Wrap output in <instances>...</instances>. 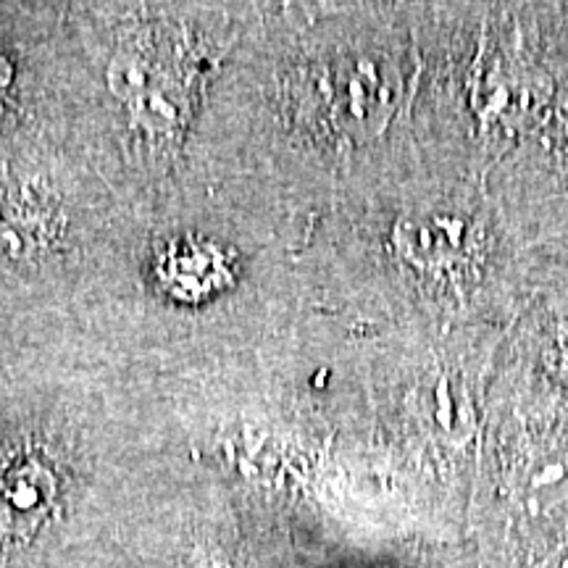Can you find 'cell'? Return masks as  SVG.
Wrapping results in <instances>:
<instances>
[{
	"instance_id": "cell-3",
	"label": "cell",
	"mask_w": 568,
	"mask_h": 568,
	"mask_svg": "<svg viewBox=\"0 0 568 568\" xmlns=\"http://www.w3.org/2000/svg\"><path fill=\"white\" fill-rule=\"evenodd\" d=\"M552 568H568V550L556 560V564H552Z\"/></svg>"
},
{
	"instance_id": "cell-1",
	"label": "cell",
	"mask_w": 568,
	"mask_h": 568,
	"mask_svg": "<svg viewBox=\"0 0 568 568\" xmlns=\"http://www.w3.org/2000/svg\"><path fill=\"white\" fill-rule=\"evenodd\" d=\"M397 95L395 71L382 59L351 55L318 74L316 101L339 132L366 134L379 130Z\"/></svg>"
},
{
	"instance_id": "cell-2",
	"label": "cell",
	"mask_w": 568,
	"mask_h": 568,
	"mask_svg": "<svg viewBox=\"0 0 568 568\" xmlns=\"http://www.w3.org/2000/svg\"><path fill=\"white\" fill-rule=\"evenodd\" d=\"M55 495L59 485L53 471L40 458L0 460V556L38 535L55 506Z\"/></svg>"
}]
</instances>
